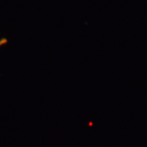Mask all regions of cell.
<instances>
[{"label":"cell","mask_w":147,"mask_h":147,"mask_svg":"<svg viewBox=\"0 0 147 147\" xmlns=\"http://www.w3.org/2000/svg\"><path fill=\"white\" fill-rule=\"evenodd\" d=\"M7 43H8V40H7L6 38H1V39L0 40V48L3 47V45H5Z\"/></svg>","instance_id":"6da1fadb"}]
</instances>
